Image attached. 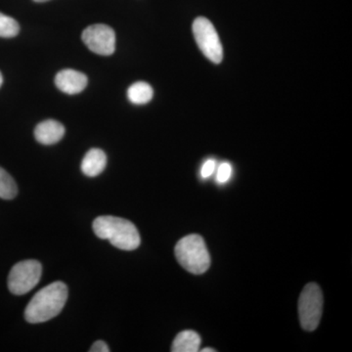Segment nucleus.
Listing matches in <instances>:
<instances>
[{
	"label": "nucleus",
	"mask_w": 352,
	"mask_h": 352,
	"mask_svg": "<svg viewBox=\"0 0 352 352\" xmlns=\"http://www.w3.org/2000/svg\"><path fill=\"white\" fill-rule=\"evenodd\" d=\"M19 32V23L10 16L0 12V38H15L16 36H18Z\"/></svg>",
	"instance_id": "obj_14"
},
{
	"label": "nucleus",
	"mask_w": 352,
	"mask_h": 352,
	"mask_svg": "<svg viewBox=\"0 0 352 352\" xmlns=\"http://www.w3.org/2000/svg\"><path fill=\"white\" fill-rule=\"evenodd\" d=\"M83 43L95 54L110 56L116 50V34L107 25L97 24L87 27L82 32Z\"/></svg>",
	"instance_id": "obj_7"
},
{
	"label": "nucleus",
	"mask_w": 352,
	"mask_h": 352,
	"mask_svg": "<svg viewBox=\"0 0 352 352\" xmlns=\"http://www.w3.org/2000/svg\"><path fill=\"white\" fill-rule=\"evenodd\" d=\"M34 1H36V2H45V1H48V0H34Z\"/></svg>",
	"instance_id": "obj_20"
},
{
	"label": "nucleus",
	"mask_w": 352,
	"mask_h": 352,
	"mask_svg": "<svg viewBox=\"0 0 352 352\" xmlns=\"http://www.w3.org/2000/svg\"><path fill=\"white\" fill-rule=\"evenodd\" d=\"M87 83V76L76 69H63L55 76V85L58 89L69 95L80 94L85 89Z\"/></svg>",
	"instance_id": "obj_8"
},
{
	"label": "nucleus",
	"mask_w": 352,
	"mask_h": 352,
	"mask_svg": "<svg viewBox=\"0 0 352 352\" xmlns=\"http://www.w3.org/2000/svg\"><path fill=\"white\" fill-rule=\"evenodd\" d=\"M201 337L195 331L187 330L176 336L171 346L173 352H197L200 351Z\"/></svg>",
	"instance_id": "obj_11"
},
{
	"label": "nucleus",
	"mask_w": 352,
	"mask_h": 352,
	"mask_svg": "<svg viewBox=\"0 0 352 352\" xmlns=\"http://www.w3.org/2000/svg\"><path fill=\"white\" fill-rule=\"evenodd\" d=\"M94 234L100 239L108 240L124 251H133L140 245L141 238L136 226L122 217L103 215L97 217L92 224Z\"/></svg>",
	"instance_id": "obj_2"
},
{
	"label": "nucleus",
	"mask_w": 352,
	"mask_h": 352,
	"mask_svg": "<svg viewBox=\"0 0 352 352\" xmlns=\"http://www.w3.org/2000/svg\"><path fill=\"white\" fill-rule=\"evenodd\" d=\"M215 168H217V162H215L214 160L210 159L208 160V161H206L205 163H204L203 166H201V178L206 179V178L210 177V176L214 175Z\"/></svg>",
	"instance_id": "obj_16"
},
{
	"label": "nucleus",
	"mask_w": 352,
	"mask_h": 352,
	"mask_svg": "<svg viewBox=\"0 0 352 352\" xmlns=\"http://www.w3.org/2000/svg\"><path fill=\"white\" fill-rule=\"evenodd\" d=\"M323 312V295L320 287L315 283L307 284L298 300V315L300 325L308 332L316 330Z\"/></svg>",
	"instance_id": "obj_4"
},
{
	"label": "nucleus",
	"mask_w": 352,
	"mask_h": 352,
	"mask_svg": "<svg viewBox=\"0 0 352 352\" xmlns=\"http://www.w3.org/2000/svg\"><path fill=\"white\" fill-rule=\"evenodd\" d=\"M18 188L15 180L6 170L0 168V198L12 200L17 196Z\"/></svg>",
	"instance_id": "obj_13"
},
{
	"label": "nucleus",
	"mask_w": 352,
	"mask_h": 352,
	"mask_svg": "<svg viewBox=\"0 0 352 352\" xmlns=\"http://www.w3.org/2000/svg\"><path fill=\"white\" fill-rule=\"evenodd\" d=\"M201 352H215L217 351H215V349H210V347H208V349H201Z\"/></svg>",
	"instance_id": "obj_18"
},
{
	"label": "nucleus",
	"mask_w": 352,
	"mask_h": 352,
	"mask_svg": "<svg viewBox=\"0 0 352 352\" xmlns=\"http://www.w3.org/2000/svg\"><path fill=\"white\" fill-rule=\"evenodd\" d=\"M175 252L180 265L192 274H203L210 268V254L200 235L191 234L183 237L176 244Z\"/></svg>",
	"instance_id": "obj_3"
},
{
	"label": "nucleus",
	"mask_w": 352,
	"mask_h": 352,
	"mask_svg": "<svg viewBox=\"0 0 352 352\" xmlns=\"http://www.w3.org/2000/svg\"><path fill=\"white\" fill-rule=\"evenodd\" d=\"M65 127L61 122L46 120L39 122L34 129V138L43 145H53L59 142L65 135Z\"/></svg>",
	"instance_id": "obj_9"
},
{
	"label": "nucleus",
	"mask_w": 352,
	"mask_h": 352,
	"mask_svg": "<svg viewBox=\"0 0 352 352\" xmlns=\"http://www.w3.org/2000/svg\"><path fill=\"white\" fill-rule=\"evenodd\" d=\"M68 300V288L63 282H54L38 291L25 309V321L43 323L56 317Z\"/></svg>",
	"instance_id": "obj_1"
},
{
	"label": "nucleus",
	"mask_w": 352,
	"mask_h": 352,
	"mask_svg": "<svg viewBox=\"0 0 352 352\" xmlns=\"http://www.w3.org/2000/svg\"><path fill=\"white\" fill-rule=\"evenodd\" d=\"M43 275V266L38 261L28 259L16 263L9 273L8 289L13 295L22 296L31 292Z\"/></svg>",
	"instance_id": "obj_5"
},
{
	"label": "nucleus",
	"mask_w": 352,
	"mask_h": 352,
	"mask_svg": "<svg viewBox=\"0 0 352 352\" xmlns=\"http://www.w3.org/2000/svg\"><path fill=\"white\" fill-rule=\"evenodd\" d=\"M90 352H109L110 351V349H109L108 344H106L103 340H97L95 342L92 346L90 347Z\"/></svg>",
	"instance_id": "obj_17"
},
{
	"label": "nucleus",
	"mask_w": 352,
	"mask_h": 352,
	"mask_svg": "<svg viewBox=\"0 0 352 352\" xmlns=\"http://www.w3.org/2000/svg\"><path fill=\"white\" fill-rule=\"evenodd\" d=\"M233 168L230 164L224 162L220 164L217 173V182L219 184H226L232 176Z\"/></svg>",
	"instance_id": "obj_15"
},
{
	"label": "nucleus",
	"mask_w": 352,
	"mask_h": 352,
	"mask_svg": "<svg viewBox=\"0 0 352 352\" xmlns=\"http://www.w3.org/2000/svg\"><path fill=\"white\" fill-rule=\"evenodd\" d=\"M107 164V156L101 149H90L83 157L80 168L83 175L88 177H95L103 173Z\"/></svg>",
	"instance_id": "obj_10"
},
{
	"label": "nucleus",
	"mask_w": 352,
	"mask_h": 352,
	"mask_svg": "<svg viewBox=\"0 0 352 352\" xmlns=\"http://www.w3.org/2000/svg\"><path fill=\"white\" fill-rule=\"evenodd\" d=\"M154 90L149 83L138 82L129 87L127 90V97L132 104L144 105L152 100Z\"/></svg>",
	"instance_id": "obj_12"
},
{
	"label": "nucleus",
	"mask_w": 352,
	"mask_h": 352,
	"mask_svg": "<svg viewBox=\"0 0 352 352\" xmlns=\"http://www.w3.org/2000/svg\"><path fill=\"white\" fill-rule=\"evenodd\" d=\"M2 83H3V76H2V74L0 73V87H1Z\"/></svg>",
	"instance_id": "obj_19"
},
{
	"label": "nucleus",
	"mask_w": 352,
	"mask_h": 352,
	"mask_svg": "<svg viewBox=\"0 0 352 352\" xmlns=\"http://www.w3.org/2000/svg\"><path fill=\"white\" fill-rule=\"evenodd\" d=\"M193 34L203 54L214 64L221 63L223 48L214 25L207 18L198 17L193 23Z\"/></svg>",
	"instance_id": "obj_6"
}]
</instances>
